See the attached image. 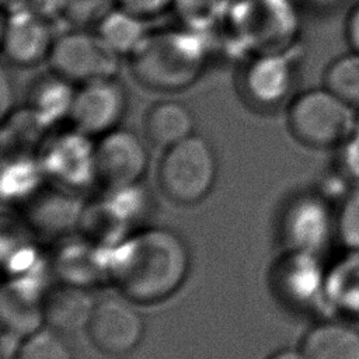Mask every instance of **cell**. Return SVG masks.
<instances>
[{"instance_id":"1","label":"cell","mask_w":359,"mask_h":359,"mask_svg":"<svg viewBox=\"0 0 359 359\" xmlns=\"http://www.w3.org/2000/svg\"><path fill=\"white\" fill-rule=\"evenodd\" d=\"M189 251L172 230L154 227L128 238L114 254L111 276L123 296L156 303L171 296L189 271Z\"/></svg>"},{"instance_id":"2","label":"cell","mask_w":359,"mask_h":359,"mask_svg":"<svg viewBox=\"0 0 359 359\" xmlns=\"http://www.w3.org/2000/svg\"><path fill=\"white\" fill-rule=\"evenodd\" d=\"M128 59L133 77L143 87L175 93L191 87L202 76L209 59V43L203 32L187 27L156 29Z\"/></svg>"},{"instance_id":"3","label":"cell","mask_w":359,"mask_h":359,"mask_svg":"<svg viewBox=\"0 0 359 359\" xmlns=\"http://www.w3.org/2000/svg\"><path fill=\"white\" fill-rule=\"evenodd\" d=\"M286 119L290 135L302 144L337 149L355 130L358 111L323 86L294 95Z\"/></svg>"},{"instance_id":"4","label":"cell","mask_w":359,"mask_h":359,"mask_svg":"<svg viewBox=\"0 0 359 359\" xmlns=\"http://www.w3.org/2000/svg\"><path fill=\"white\" fill-rule=\"evenodd\" d=\"M216 172L217 163L210 143L194 133L167 149L158 165L157 180L167 198L192 205L210 192Z\"/></svg>"},{"instance_id":"5","label":"cell","mask_w":359,"mask_h":359,"mask_svg":"<svg viewBox=\"0 0 359 359\" xmlns=\"http://www.w3.org/2000/svg\"><path fill=\"white\" fill-rule=\"evenodd\" d=\"M231 25L254 55L294 48L300 31L290 0H243L231 8Z\"/></svg>"},{"instance_id":"6","label":"cell","mask_w":359,"mask_h":359,"mask_svg":"<svg viewBox=\"0 0 359 359\" xmlns=\"http://www.w3.org/2000/svg\"><path fill=\"white\" fill-rule=\"evenodd\" d=\"M48 63L50 70L80 86L116 77L121 56L109 49L95 31L72 29L56 38Z\"/></svg>"},{"instance_id":"7","label":"cell","mask_w":359,"mask_h":359,"mask_svg":"<svg viewBox=\"0 0 359 359\" xmlns=\"http://www.w3.org/2000/svg\"><path fill=\"white\" fill-rule=\"evenodd\" d=\"M126 296H109L95 302L86 331L93 345L102 353L123 356L142 341L144 323Z\"/></svg>"},{"instance_id":"8","label":"cell","mask_w":359,"mask_h":359,"mask_svg":"<svg viewBox=\"0 0 359 359\" xmlns=\"http://www.w3.org/2000/svg\"><path fill=\"white\" fill-rule=\"evenodd\" d=\"M128 109V93L116 79L80 84L69 115L74 128L87 136L105 135L116 128Z\"/></svg>"},{"instance_id":"9","label":"cell","mask_w":359,"mask_h":359,"mask_svg":"<svg viewBox=\"0 0 359 359\" xmlns=\"http://www.w3.org/2000/svg\"><path fill=\"white\" fill-rule=\"evenodd\" d=\"M293 49L257 53L247 62L240 87L250 105L258 109H273L290 95L296 80Z\"/></svg>"},{"instance_id":"10","label":"cell","mask_w":359,"mask_h":359,"mask_svg":"<svg viewBox=\"0 0 359 359\" xmlns=\"http://www.w3.org/2000/svg\"><path fill=\"white\" fill-rule=\"evenodd\" d=\"M53 25L27 4L7 10L1 31V49L8 63L32 67L48 62L56 41Z\"/></svg>"},{"instance_id":"11","label":"cell","mask_w":359,"mask_h":359,"mask_svg":"<svg viewBox=\"0 0 359 359\" xmlns=\"http://www.w3.org/2000/svg\"><path fill=\"white\" fill-rule=\"evenodd\" d=\"M93 165L102 184L125 189L146 172L147 150L137 133L116 128L101 136L93 153Z\"/></svg>"},{"instance_id":"12","label":"cell","mask_w":359,"mask_h":359,"mask_svg":"<svg viewBox=\"0 0 359 359\" xmlns=\"http://www.w3.org/2000/svg\"><path fill=\"white\" fill-rule=\"evenodd\" d=\"M287 237L294 251L317 254L337 240L335 210L331 201L318 194L296 199L289 209Z\"/></svg>"},{"instance_id":"13","label":"cell","mask_w":359,"mask_h":359,"mask_svg":"<svg viewBox=\"0 0 359 359\" xmlns=\"http://www.w3.org/2000/svg\"><path fill=\"white\" fill-rule=\"evenodd\" d=\"M95 302L83 287L62 285L49 290L42 302L43 321L59 334L87 330Z\"/></svg>"},{"instance_id":"14","label":"cell","mask_w":359,"mask_h":359,"mask_svg":"<svg viewBox=\"0 0 359 359\" xmlns=\"http://www.w3.org/2000/svg\"><path fill=\"white\" fill-rule=\"evenodd\" d=\"M300 349L307 359H359V328L338 317L320 321L306 332Z\"/></svg>"},{"instance_id":"15","label":"cell","mask_w":359,"mask_h":359,"mask_svg":"<svg viewBox=\"0 0 359 359\" xmlns=\"http://www.w3.org/2000/svg\"><path fill=\"white\" fill-rule=\"evenodd\" d=\"M324 303L335 317L359 321V250H345L327 268Z\"/></svg>"},{"instance_id":"16","label":"cell","mask_w":359,"mask_h":359,"mask_svg":"<svg viewBox=\"0 0 359 359\" xmlns=\"http://www.w3.org/2000/svg\"><path fill=\"white\" fill-rule=\"evenodd\" d=\"M77 84L50 70L38 76L27 91V108L42 122L50 123L65 116L69 118Z\"/></svg>"},{"instance_id":"17","label":"cell","mask_w":359,"mask_h":359,"mask_svg":"<svg viewBox=\"0 0 359 359\" xmlns=\"http://www.w3.org/2000/svg\"><path fill=\"white\" fill-rule=\"evenodd\" d=\"M194 129L195 118L191 108L177 100H163L153 104L144 118L147 140L165 149L194 135Z\"/></svg>"},{"instance_id":"18","label":"cell","mask_w":359,"mask_h":359,"mask_svg":"<svg viewBox=\"0 0 359 359\" xmlns=\"http://www.w3.org/2000/svg\"><path fill=\"white\" fill-rule=\"evenodd\" d=\"M146 21L132 11L114 6L100 17L95 32L116 55L129 57L150 32Z\"/></svg>"},{"instance_id":"19","label":"cell","mask_w":359,"mask_h":359,"mask_svg":"<svg viewBox=\"0 0 359 359\" xmlns=\"http://www.w3.org/2000/svg\"><path fill=\"white\" fill-rule=\"evenodd\" d=\"M324 87L359 109V52L349 50L331 60L324 72Z\"/></svg>"},{"instance_id":"20","label":"cell","mask_w":359,"mask_h":359,"mask_svg":"<svg viewBox=\"0 0 359 359\" xmlns=\"http://www.w3.org/2000/svg\"><path fill=\"white\" fill-rule=\"evenodd\" d=\"M15 359H72V352L57 331L46 328L28 334L17 346Z\"/></svg>"},{"instance_id":"21","label":"cell","mask_w":359,"mask_h":359,"mask_svg":"<svg viewBox=\"0 0 359 359\" xmlns=\"http://www.w3.org/2000/svg\"><path fill=\"white\" fill-rule=\"evenodd\" d=\"M337 240L345 250H359V182L335 208Z\"/></svg>"},{"instance_id":"22","label":"cell","mask_w":359,"mask_h":359,"mask_svg":"<svg viewBox=\"0 0 359 359\" xmlns=\"http://www.w3.org/2000/svg\"><path fill=\"white\" fill-rule=\"evenodd\" d=\"M174 7H177L187 28L203 32V27L217 15L220 4L219 0H175Z\"/></svg>"},{"instance_id":"23","label":"cell","mask_w":359,"mask_h":359,"mask_svg":"<svg viewBox=\"0 0 359 359\" xmlns=\"http://www.w3.org/2000/svg\"><path fill=\"white\" fill-rule=\"evenodd\" d=\"M335 167L353 184L359 182V126L337 147Z\"/></svg>"},{"instance_id":"24","label":"cell","mask_w":359,"mask_h":359,"mask_svg":"<svg viewBox=\"0 0 359 359\" xmlns=\"http://www.w3.org/2000/svg\"><path fill=\"white\" fill-rule=\"evenodd\" d=\"M114 6L132 11L146 20L157 17L172 8L175 0H112Z\"/></svg>"},{"instance_id":"25","label":"cell","mask_w":359,"mask_h":359,"mask_svg":"<svg viewBox=\"0 0 359 359\" xmlns=\"http://www.w3.org/2000/svg\"><path fill=\"white\" fill-rule=\"evenodd\" d=\"M72 0H27V6L41 17L53 22L69 11Z\"/></svg>"},{"instance_id":"26","label":"cell","mask_w":359,"mask_h":359,"mask_svg":"<svg viewBox=\"0 0 359 359\" xmlns=\"http://www.w3.org/2000/svg\"><path fill=\"white\" fill-rule=\"evenodd\" d=\"M0 95H1V118L6 119L13 111L14 98H15V88L13 84V79L7 73L6 67H3L0 73Z\"/></svg>"},{"instance_id":"27","label":"cell","mask_w":359,"mask_h":359,"mask_svg":"<svg viewBox=\"0 0 359 359\" xmlns=\"http://www.w3.org/2000/svg\"><path fill=\"white\" fill-rule=\"evenodd\" d=\"M345 38L349 48L359 52V1L355 3L345 20Z\"/></svg>"},{"instance_id":"28","label":"cell","mask_w":359,"mask_h":359,"mask_svg":"<svg viewBox=\"0 0 359 359\" xmlns=\"http://www.w3.org/2000/svg\"><path fill=\"white\" fill-rule=\"evenodd\" d=\"M306 6H309L311 10L328 13L335 8H339L346 3V0H303Z\"/></svg>"},{"instance_id":"29","label":"cell","mask_w":359,"mask_h":359,"mask_svg":"<svg viewBox=\"0 0 359 359\" xmlns=\"http://www.w3.org/2000/svg\"><path fill=\"white\" fill-rule=\"evenodd\" d=\"M268 359H307V356L304 355V352L302 349L285 348V349L275 352Z\"/></svg>"},{"instance_id":"30","label":"cell","mask_w":359,"mask_h":359,"mask_svg":"<svg viewBox=\"0 0 359 359\" xmlns=\"http://www.w3.org/2000/svg\"><path fill=\"white\" fill-rule=\"evenodd\" d=\"M1 3H3V7H4V11H7V10H11V8L24 6L27 3V0H1Z\"/></svg>"},{"instance_id":"31","label":"cell","mask_w":359,"mask_h":359,"mask_svg":"<svg viewBox=\"0 0 359 359\" xmlns=\"http://www.w3.org/2000/svg\"><path fill=\"white\" fill-rule=\"evenodd\" d=\"M358 126H359V109H358Z\"/></svg>"}]
</instances>
